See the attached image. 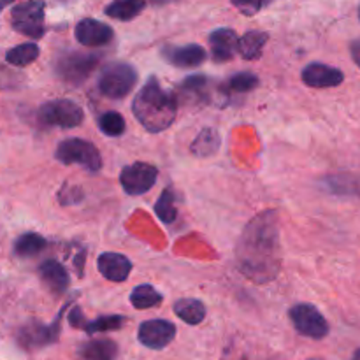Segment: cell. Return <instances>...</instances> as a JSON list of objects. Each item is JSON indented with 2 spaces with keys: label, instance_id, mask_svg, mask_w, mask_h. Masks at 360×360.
I'll return each instance as SVG.
<instances>
[{
  "label": "cell",
  "instance_id": "9c48e42d",
  "mask_svg": "<svg viewBox=\"0 0 360 360\" xmlns=\"http://www.w3.org/2000/svg\"><path fill=\"white\" fill-rule=\"evenodd\" d=\"M288 316H290L295 330L302 336L311 338V340H323L329 334V323H327L326 316L313 304H308V302L295 304L288 311Z\"/></svg>",
  "mask_w": 360,
  "mask_h": 360
},
{
  "label": "cell",
  "instance_id": "8992f818",
  "mask_svg": "<svg viewBox=\"0 0 360 360\" xmlns=\"http://www.w3.org/2000/svg\"><path fill=\"white\" fill-rule=\"evenodd\" d=\"M37 118L42 125L58 127V129H74L81 125L84 120V112L76 102L69 98H60V101L46 102L39 108Z\"/></svg>",
  "mask_w": 360,
  "mask_h": 360
},
{
  "label": "cell",
  "instance_id": "f1b7e54d",
  "mask_svg": "<svg viewBox=\"0 0 360 360\" xmlns=\"http://www.w3.org/2000/svg\"><path fill=\"white\" fill-rule=\"evenodd\" d=\"M98 127H101V130L105 136L118 137L125 132V120H123L120 112L108 111L98 118Z\"/></svg>",
  "mask_w": 360,
  "mask_h": 360
},
{
  "label": "cell",
  "instance_id": "d6986e66",
  "mask_svg": "<svg viewBox=\"0 0 360 360\" xmlns=\"http://www.w3.org/2000/svg\"><path fill=\"white\" fill-rule=\"evenodd\" d=\"M116 357H118V345L105 338L86 341L77 350V360H116Z\"/></svg>",
  "mask_w": 360,
  "mask_h": 360
},
{
  "label": "cell",
  "instance_id": "4316f807",
  "mask_svg": "<svg viewBox=\"0 0 360 360\" xmlns=\"http://www.w3.org/2000/svg\"><path fill=\"white\" fill-rule=\"evenodd\" d=\"M330 190L340 195H357L360 197V174H341L327 179Z\"/></svg>",
  "mask_w": 360,
  "mask_h": 360
},
{
  "label": "cell",
  "instance_id": "4fadbf2b",
  "mask_svg": "<svg viewBox=\"0 0 360 360\" xmlns=\"http://www.w3.org/2000/svg\"><path fill=\"white\" fill-rule=\"evenodd\" d=\"M127 322L125 316L122 315H111V316H98L95 320H86L81 313V309L72 308L69 313V323L76 329H83L88 334H98V333H109V330H118L123 323Z\"/></svg>",
  "mask_w": 360,
  "mask_h": 360
},
{
  "label": "cell",
  "instance_id": "603a6c76",
  "mask_svg": "<svg viewBox=\"0 0 360 360\" xmlns=\"http://www.w3.org/2000/svg\"><path fill=\"white\" fill-rule=\"evenodd\" d=\"M46 246H48V241L41 234L27 232V234H21L14 241V253L21 257V259H30V257H35L41 252H44Z\"/></svg>",
  "mask_w": 360,
  "mask_h": 360
},
{
  "label": "cell",
  "instance_id": "ffe728a7",
  "mask_svg": "<svg viewBox=\"0 0 360 360\" xmlns=\"http://www.w3.org/2000/svg\"><path fill=\"white\" fill-rule=\"evenodd\" d=\"M267 39H269V35H267L266 32H260V30L246 32V34L238 41L239 55H241L245 60L260 58L264 46L267 44Z\"/></svg>",
  "mask_w": 360,
  "mask_h": 360
},
{
  "label": "cell",
  "instance_id": "e0dca14e",
  "mask_svg": "<svg viewBox=\"0 0 360 360\" xmlns=\"http://www.w3.org/2000/svg\"><path fill=\"white\" fill-rule=\"evenodd\" d=\"M98 273L109 281H125L132 271V262L120 253H102L97 260Z\"/></svg>",
  "mask_w": 360,
  "mask_h": 360
},
{
  "label": "cell",
  "instance_id": "d6a6232c",
  "mask_svg": "<svg viewBox=\"0 0 360 360\" xmlns=\"http://www.w3.org/2000/svg\"><path fill=\"white\" fill-rule=\"evenodd\" d=\"M232 6L236 7V9L241 11L243 14H246V16H253V14H257L259 11H262L264 7L269 6L273 0H231Z\"/></svg>",
  "mask_w": 360,
  "mask_h": 360
},
{
  "label": "cell",
  "instance_id": "52a82bcc",
  "mask_svg": "<svg viewBox=\"0 0 360 360\" xmlns=\"http://www.w3.org/2000/svg\"><path fill=\"white\" fill-rule=\"evenodd\" d=\"M67 308H63L58 313L56 320L49 326L46 323L37 322V320H32V322L25 323L23 327H20L16 334V341L23 350L27 352H35L41 350V348L48 347V345L56 343L60 336V323H62V316L65 313Z\"/></svg>",
  "mask_w": 360,
  "mask_h": 360
},
{
  "label": "cell",
  "instance_id": "ba28073f",
  "mask_svg": "<svg viewBox=\"0 0 360 360\" xmlns=\"http://www.w3.org/2000/svg\"><path fill=\"white\" fill-rule=\"evenodd\" d=\"M56 160L62 164H79L88 171L95 172L102 167V158L95 144L84 139H65L56 148Z\"/></svg>",
  "mask_w": 360,
  "mask_h": 360
},
{
  "label": "cell",
  "instance_id": "8d00e7d4",
  "mask_svg": "<svg viewBox=\"0 0 360 360\" xmlns=\"http://www.w3.org/2000/svg\"><path fill=\"white\" fill-rule=\"evenodd\" d=\"M359 18H360V9H359Z\"/></svg>",
  "mask_w": 360,
  "mask_h": 360
},
{
  "label": "cell",
  "instance_id": "30bf717a",
  "mask_svg": "<svg viewBox=\"0 0 360 360\" xmlns=\"http://www.w3.org/2000/svg\"><path fill=\"white\" fill-rule=\"evenodd\" d=\"M158 178V169L146 162H136L120 172V183L129 195H143L153 188Z\"/></svg>",
  "mask_w": 360,
  "mask_h": 360
},
{
  "label": "cell",
  "instance_id": "277c9868",
  "mask_svg": "<svg viewBox=\"0 0 360 360\" xmlns=\"http://www.w3.org/2000/svg\"><path fill=\"white\" fill-rule=\"evenodd\" d=\"M137 83V72L132 65L123 62L109 63L98 76V90L109 98H123L134 90Z\"/></svg>",
  "mask_w": 360,
  "mask_h": 360
},
{
  "label": "cell",
  "instance_id": "44dd1931",
  "mask_svg": "<svg viewBox=\"0 0 360 360\" xmlns=\"http://www.w3.org/2000/svg\"><path fill=\"white\" fill-rule=\"evenodd\" d=\"M144 7H146L144 0H115V2H111L105 7L104 13L109 18H112V20L130 21L136 16H139Z\"/></svg>",
  "mask_w": 360,
  "mask_h": 360
},
{
  "label": "cell",
  "instance_id": "7a4b0ae2",
  "mask_svg": "<svg viewBox=\"0 0 360 360\" xmlns=\"http://www.w3.org/2000/svg\"><path fill=\"white\" fill-rule=\"evenodd\" d=\"M134 116L148 132H164L178 115V101L171 91L160 86L157 77H150L136 95L132 104Z\"/></svg>",
  "mask_w": 360,
  "mask_h": 360
},
{
  "label": "cell",
  "instance_id": "1f68e13d",
  "mask_svg": "<svg viewBox=\"0 0 360 360\" xmlns=\"http://www.w3.org/2000/svg\"><path fill=\"white\" fill-rule=\"evenodd\" d=\"M23 74L16 72L14 69L7 67L6 58H0V91L2 90H14L23 84Z\"/></svg>",
  "mask_w": 360,
  "mask_h": 360
},
{
  "label": "cell",
  "instance_id": "f546056e",
  "mask_svg": "<svg viewBox=\"0 0 360 360\" xmlns=\"http://www.w3.org/2000/svg\"><path fill=\"white\" fill-rule=\"evenodd\" d=\"M210 84V79L204 74H195V76L185 77V81L181 83L179 90L183 91L188 97H204L206 95V88Z\"/></svg>",
  "mask_w": 360,
  "mask_h": 360
},
{
  "label": "cell",
  "instance_id": "7c38bea8",
  "mask_svg": "<svg viewBox=\"0 0 360 360\" xmlns=\"http://www.w3.org/2000/svg\"><path fill=\"white\" fill-rule=\"evenodd\" d=\"M162 56L171 65L188 69V67H199L200 63L206 62L207 51L199 44L165 46V48H162Z\"/></svg>",
  "mask_w": 360,
  "mask_h": 360
},
{
  "label": "cell",
  "instance_id": "7402d4cb",
  "mask_svg": "<svg viewBox=\"0 0 360 360\" xmlns=\"http://www.w3.org/2000/svg\"><path fill=\"white\" fill-rule=\"evenodd\" d=\"M174 313L188 326H199L206 319V306L197 299H179L174 304Z\"/></svg>",
  "mask_w": 360,
  "mask_h": 360
},
{
  "label": "cell",
  "instance_id": "e575fe53",
  "mask_svg": "<svg viewBox=\"0 0 360 360\" xmlns=\"http://www.w3.org/2000/svg\"><path fill=\"white\" fill-rule=\"evenodd\" d=\"M13 2H14V0H0V13H2L4 7H7L9 4H13Z\"/></svg>",
  "mask_w": 360,
  "mask_h": 360
},
{
  "label": "cell",
  "instance_id": "3957f363",
  "mask_svg": "<svg viewBox=\"0 0 360 360\" xmlns=\"http://www.w3.org/2000/svg\"><path fill=\"white\" fill-rule=\"evenodd\" d=\"M101 60L102 55H98V53H63V55L58 56V60H56L55 72L63 83L77 86V84L84 83V81L91 76V72L97 69Z\"/></svg>",
  "mask_w": 360,
  "mask_h": 360
},
{
  "label": "cell",
  "instance_id": "836d02e7",
  "mask_svg": "<svg viewBox=\"0 0 360 360\" xmlns=\"http://www.w3.org/2000/svg\"><path fill=\"white\" fill-rule=\"evenodd\" d=\"M350 49H352V58H354V62L360 67V41L352 42Z\"/></svg>",
  "mask_w": 360,
  "mask_h": 360
},
{
  "label": "cell",
  "instance_id": "484cf974",
  "mask_svg": "<svg viewBox=\"0 0 360 360\" xmlns=\"http://www.w3.org/2000/svg\"><path fill=\"white\" fill-rule=\"evenodd\" d=\"M218 148H220V136H218L217 130L204 129L193 141L192 153L199 155V157H207V155L217 153Z\"/></svg>",
  "mask_w": 360,
  "mask_h": 360
},
{
  "label": "cell",
  "instance_id": "6da1fadb",
  "mask_svg": "<svg viewBox=\"0 0 360 360\" xmlns=\"http://www.w3.org/2000/svg\"><path fill=\"white\" fill-rule=\"evenodd\" d=\"M236 262L255 283H267L278 276L281 257L276 211H262L248 221L236 246Z\"/></svg>",
  "mask_w": 360,
  "mask_h": 360
},
{
  "label": "cell",
  "instance_id": "9a60e30c",
  "mask_svg": "<svg viewBox=\"0 0 360 360\" xmlns=\"http://www.w3.org/2000/svg\"><path fill=\"white\" fill-rule=\"evenodd\" d=\"M302 81L311 88H333L340 86L345 81V74L336 67L326 63H309L302 70Z\"/></svg>",
  "mask_w": 360,
  "mask_h": 360
},
{
  "label": "cell",
  "instance_id": "d590c367",
  "mask_svg": "<svg viewBox=\"0 0 360 360\" xmlns=\"http://www.w3.org/2000/svg\"><path fill=\"white\" fill-rule=\"evenodd\" d=\"M352 360H360V348H359L357 352H355V354H354V359H352Z\"/></svg>",
  "mask_w": 360,
  "mask_h": 360
},
{
  "label": "cell",
  "instance_id": "d4e9b609",
  "mask_svg": "<svg viewBox=\"0 0 360 360\" xmlns=\"http://www.w3.org/2000/svg\"><path fill=\"white\" fill-rule=\"evenodd\" d=\"M162 301H164L162 294H158L151 285H139L130 294V302L136 309L157 308L158 304H162Z\"/></svg>",
  "mask_w": 360,
  "mask_h": 360
},
{
  "label": "cell",
  "instance_id": "83f0119b",
  "mask_svg": "<svg viewBox=\"0 0 360 360\" xmlns=\"http://www.w3.org/2000/svg\"><path fill=\"white\" fill-rule=\"evenodd\" d=\"M174 200L176 199L172 190L165 188L164 192H162L160 199L155 204V213H157V217L160 218L162 221H165V224H172V221L176 220V217H178V210H176Z\"/></svg>",
  "mask_w": 360,
  "mask_h": 360
},
{
  "label": "cell",
  "instance_id": "5bb4252c",
  "mask_svg": "<svg viewBox=\"0 0 360 360\" xmlns=\"http://www.w3.org/2000/svg\"><path fill=\"white\" fill-rule=\"evenodd\" d=\"M112 35H115V32H112L109 25L91 20V18L81 20L76 25V39L81 44L86 46V48H97V46L108 44L112 39Z\"/></svg>",
  "mask_w": 360,
  "mask_h": 360
},
{
  "label": "cell",
  "instance_id": "8fae6325",
  "mask_svg": "<svg viewBox=\"0 0 360 360\" xmlns=\"http://www.w3.org/2000/svg\"><path fill=\"white\" fill-rule=\"evenodd\" d=\"M137 338H139L141 345H144L146 348L162 350L167 345H171V341L176 338V326L169 320H148V322H143L139 326Z\"/></svg>",
  "mask_w": 360,
  "mask_h": 360
},
{
  "label": "cell",
  "instance_id": "cb8c5ba5",
  "mask_svg": "<svg viewBox=\"0 0 360 360\" xmlns=\"http://www.w3.org/2000/svg\"><path fill=\"white\" fill-rule=\"evenodd\" d=\"M39 53H41V49L35 42H25L16 48H11L4 58L13 67H27L39 58Z\"/></svg>",
  "mask_w": 360,
  "mask_h": 360
},
{
  "label": "cell",
  "instance_id": "4dcf8cb0",
  "mask_svg": "<svg viewBox=\"0 0 360 360\" xmlns=\"http://www.w3.org/2000/svg\"><path fill=\"white\" fill-rule=\"evenodd\" d=\"M259 83V77L253 72H239L229 79V88L236 94H246V91L255 90Z\"/></svg>",
  "mask_w": 360,
  "mask_h": 360
},
{
  "label": "cell",
  "instance_id": "2e32d148",
  "mask_svg": "<svg viewBox=\"0 0 360 360\" xmlns=\"http://www.w3.org/2000/svg\"><path fill=\"white\" fill-rule=\"evenodd\" d=\"M207 41H210L211 56L218 63L232 60L238 51L239 37L232 28H218V30L211 32Z\"/></svg>",
  "mask_w": 360,
  "mask_h": 360
},
{
  "label": "cell",
  "instance_id": "ac0fdd59",
  "mask_svg": "<svg viewBox=\"0 0 360 360\" xmlns=\"http://www.w3.org/2000/svg\"><path fill=\"white\" fill-rule=\"evenodd\" d=\"M39 276H41L42 283L56 295L63 294L69 288V273L58 260H44L39 266Z\"/></svg>",
  "mask_w": 360,
  "mask_h": 360
},
{
  "label": "cell",
  "instance_id": "5b68a950",
  "mask_svg": "<svg viewBox=\"0 0 360 360\" xmlns=\"http://www.w3.org/2000/svg\"><path fill=\"white\" fill-rule=\"evenodd\" d=\"M44 9L42 0H27L18 4L11 11V25L14 30L30 39H41L44 35Z\"/></svg>",
  "mask_w": 360,
  "mask_h": 360
}]
</instances>
